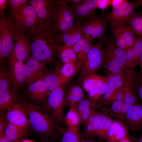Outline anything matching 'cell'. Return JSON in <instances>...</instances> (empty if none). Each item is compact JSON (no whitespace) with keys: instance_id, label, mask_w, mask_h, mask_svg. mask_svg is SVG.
Here are the masks:
<instances>
[{"instance_id":"obj_1","label":"cell","mask_w":142,"mask_h":142,"mask_svg":"<svg viewBox=\"0 0 142 142\" xmlns=\"http://www.w3.org/2000/svg\"><path fill=\"white\" fill-rule=\"evenodd\" d=\"M22 103L30 126L35 132L45 137L54 138L57 130L63 132L60 128L54 124L43 107L25 102Z\"/></svg>"},{"instance_id":"obj_2","label":"cell","mask_w":142,"mask_h":142,"mask_svg":"<svg viewBox=\"0 0 142 142\" xmlns=\"http://www.w3.org/2000/svg\"><path fill=\"white\" fill-rule=\"evenodd\" d=\"M10 16L14 24L31 39L41 33L48 31L29 3L21 9L11 12Z\"/></svg>"},{"instance_id":"obj_3","label":"cell","mask_w":142,"mask_h":142,"mask_svg":"<svg viewBox=\"0 0 142 142\" xmlns=\"http://www.w3.org/2000/svg\"><path fill=\"white\" fill-rule=\"evenodd\" d=\"M53 34L49 31L41 33L32 39L31 55L34 58L47 63L52 62L57 55L60 46L54 40Z\"/></svg>"},{"instance_id":"obj_4","label":"cell","mask_w":142,"mask_h":142,"mask_svg":"<svg viewBox=\"0 0 142 142\" xmlns=\"http://www.w3.org/2000/svg\"><path fill=\"white\" fill-rule=\"evenodd\" d=\"M66 85H62L52 91L42 107L53 122L57 125L66 124L64 109L67 104L65 93Z\"/></svg>"},{"instance_id":"obj_5","label":"cell","mask_w":142,"mask_h":142,"mask_svg":"<svg viewBox=\"0 0 142 142\" xmlns=\"http://www.w3.org/2000/svg\"><path fill=\"white\" fill-rule=\"evenodd\" d=\"M104 48L103 67L108 73L123 72L125 66L126 52L118 47L113 38L106 39Z\"/></svg>"},{"instance_id":"obj_6","label":"cell","mask_w":142,"mask_h":142,"mask_svg":"<svg viewBox=\"0 0 142 142\" xmlns=\"http://www.w3.org/2000/svg\"><path fill=\"white\" fill-rule=\"evenodd\" d=\"M69 0H58V8L51 32L54 34L77 28L72 9L68 5Z\"/></svg>"},{"instance_id":"obj_7","label":"cell","mask_w":142,"mask_h":142,"mask_svg":"<svg viewBox=\"0 0 142 142\" xmlns=\"http://www.w3.org/2000/svg\"><path fill=\"white\" fill-rule=\"evenodd\" d=\"M106 39L105 36L93 45L84 59L81 70L80 77L96 74L102 67L103 46Z\"/></svg>"},{"instance_id":"obj_8","label":"cell","mask_w":142,"mask_h":142,"mask_svg":"<svg viewBox=\"0 0 142 142\" xmlns=\"http://www.w3.org/2000/svg\"><path fill=\"white\" fill-rule=\"evenodd\" d=\"M58 0H29L33 7L43 24L48 31L51 32L57 13Z\"/></svg>"},{"instance_id":"obj_9","label":"cell","mask_w":142,"mask_h":142,"mask_svg":"<svg viewBox=\"0 0 142 142\" xmlns=\"http://www.w3.org/2000/svg\"><path fill=\"white\" fill-rule=\"evenodd\" d=\"M14 24L10 16L0 18V60L9 57L14 42Z\"/></svg>"},{"instance_id":"obj_10","label":"cell","mask_w":142,"mask_h":142,"mask_svg":"<svg viewBox=\"0 0 142 142\" xmlns=\"http://www.w3.org/2000/svg\"><path fill=\"white\" fill-rule=\"evenodd\" d=\"M141 6L140 0L135 2L126 0L124 3L113 7L107 13L108 23L111 25H119L128 23L135 13L138 7Z\"/></svg>"},{"instance_id":"obj_11","label":"cell","mask_w":142,"mask_h":142,"mask_svg":"<svg viewBox=\"0 0 142 142\" xmlns=\"http://www.w3.org/2000/svg\"><path fill=\"white\" fill-rule=\"evenodd\" d=\"M107 13H103L98 16L96 14L91 17L79 27L83 34L90 36L93 40L105 36L108 27Z\"/></svg>"},{"instance_id":"obj_12","label":"cell","mask_w":142,"mask_h":142,"mask_svg":"<svg viewBox=\"0 0 142 142\" xmlns=\"http://www.w3.org/2000/svg\"><path fill=\"white\" fill-rule=\"evenodd\" d=\"M14 42L12 52L17 59L25 62L31 55L32 39L16 26L14 24Z\"/></svg>"},{"instance_id":"obj_13","label":"cell","mask_w":142,"mask_h":142,"mask_svg":"<svg viewBox=\"0 0 142 142\" xmlns=\"http://www.w3.org/2000/svg\"><path fill=\"white\" fill-rule=\"evenodd\" d=\"M111 25V31L116 45L126 52L132 48L137 37L130 27L125 24Z\"/></svg>"},{"instance_id":"obj_14","label":"cell","mask_w":142,"mask_h":142,"mask_svg":"<svg viewBox=\"0 0 142 142\" xmlns=\"http://www.w3.org/2000/svg\"><path fill=\"white\" fill-rule=\"evenodd\" d=\"M7 73L9 81L15 91L25 82L24 64L15 57L12 51L9 57L8 69Z\"/></svg>"},{"instance_id":"obj_15","label":"cell","mask_w":142,"mask_h":142,"mask_svg":"<svg viewBox=\"0 0 142 142\" xmlns=\"http://www.w3.org/2000/svg\"><path fill=\"white\" fill-rule=\"evenodd\" d=\"M7 110L6 117L8 122L26 130L30 126L21 102L16 100L11 105Z\"/></svg>"},{"instance_id":"obj_16","label":"cell","mask_w":142,"mask_h":142,"mask_svg":"<svg viewBox=\"0 0 142 142\" xmlns=\"http://www.w3.org/2000/svg\"><path fill=\"white\" fill-rule=\"evenodd\" d=\"M24 62L25 82L29 85L43 75V71L47 63L39 60L31 55Z\"/></svg>"},{"instance_id":"obj_17","label":"cell","mask_w":142,"mask_h":142,"mask_svg":"<svg viewBox=\"0 0 142 142\" xmlns=\"http://www.w3.org/2000/svg\"><path fill=\"white\" fill-rule=\"evenodd\" d=\"M98 8V0H84L81 4L73 9L76 26L78 27L96 14L95 11Z\"/></svg>"},{"instance_id":"obj_18","label":"cell","mask_w":142,"mask_h":142,"mask_svg":"<svg viewBox=\"0 0 142 142\" xmlns=\"http://www.w3.org/2000/svg\"><path fill=\"white\" fill-rule=\"evenodd\" d=\"M106 76L108 79L107 90L104 96L99 99L95 103L96 108L101 110L115 101L116 97L121 89L115 83L114 74L108 73Z\"/></svg>"},{"instance_id":"obj_19","label":"cell","mask_w":142,"mask_h":142,"mask_svg":"<svg viewBox=\"0 0 142 142\" xmlns=\"http://www.w3.org/2000/svg\"><path fill=\"white\" fill-rule=\"evenodd\" d=\"M123 120L132 131L141 129L142 128V104L138 102L133 105L124 115Z\"/></svg>"},{"instance_id":"obj_20","label":"cell","mask_w":142,"mask_h":142,"mask_svg":"<svg viewBox=\"0 0 142 142\" xmlns=\"http://www.w3.org/2000/svg\"><path fill=\"white\" fill-rule=\"evenodd\" d=\"M27 92L29 97L37 103L47 98L49 93L43 75L29 85Z\"/></svg>"},{"instance_id":"obj_21","label":"cell","mask_w":142,"mask_h":142,"mask_svg":"<svg viewBox=\"0 0 142 142\" xmlns=\"http://www.w3.org/2000/svg\"><path fill=\"white\" fill-rule=\"evenodd\" d=\"M84 35L79 27L70 30L53 35V37L59 45L73 47Z\"/></svg>"},{"instance_id":"obj_22","label":"cell","mask_w":142,"mask_h":142,"mask_svg":"<svg viewBox=\"0 0 142 142\" xmlns=\"http://www.w3.org/2000/svg\"><path fill=\"white\" fill-rule=\"evenodd\" d=\"M75 108L80 116V123L83 124L97 108L95 104L85 96L75 105Z\"/></svg>"},{"instance_id":"obj_23","label":"cell","mask_w":142,"mask_h":142,"mask_svg":"<svg viewBox=\"0 0 142 142\" xmlns=\"http://www.w3.org/2000/svg\"><path fill=\"white\" fill-rule=\"evenodd\" d=\"M82 87L88 93L101 87L108 81L107 77L96 74L80 77Z\"/></svg>"},{"instance_id":"obj_24","label":"cell","mask_w":142,"mask_h":142,"mask_svg":"<svg viewBox=\"0 0 142 142\" xmlns=\"http://www.w3.org/2000/svg\"><path fill=\"white\" fill-rule=\"evenodd\" d=\"M62 64L55 71L59 76L63 84H67L75 74L79 70H81L82 67L77 62Z\"/></svg>"},{"instance_id":"obj_25","label":"cell","mask_w":142,"mask_h":142,"mask_svg":"<svg viewBox=\"0 0 142 142\" xmlns=\"http://www.w3.org/2000/svg\"><path fill=\"white\" fill-rule=\"evenodd\" d=\"M102 113L96 110L84 122L83 133L89 137H95Z\"/></svg>"},{"instance_id":"obj_26","label":"cell","mask_w":142,"mask_h":142,"mask_svg":"<svg viewBox=\"0 0 142 142\" xmlns=\"http://www.w3.org/2000/svg\"><path fill=\"white\" fill-rule=\"evenodd\" d=\"M26 130L8 122L5 126L4 133L11 142H19L27 135Z\"/></svg>"},{"instance_id":"obj_27","label":"cell","mask_w":142,"mask_h":142,"mask_svg":"<svg viewBox=\"0 0 142 142\" xmlns=\"http://www.w3.org/2000/svg\"><path fill=\"white\" fill-rule=\"evenodd\" d=\"M84 97L82 88L76 84L71 85L65 93L67 104L70 108L75 106Z\"/></svg>"},{"instance_id":"obj_28","label":"cell","mask_w":142,"mask_h":142,"mask_svg":"<svg viewBox=\"0 0 142 142\" xmlns=\"http://www.w3.org/2000/svg\"><path fill=\"white\" fill-rule=\"evenodd\" d=\"M57 55L62 63H75L77 62V55L73 47L64 45H60L57 50Z\"/></svg>"},{"instance_id":"obj_29","label":"cell","mask_w":142,"mask_h":142,"mask_svg":"<svg viewBox=\"0 0 142 142\" xmlns=\"http://www.w3.org/2000/svg\"><path fill=\"white\" fill-rule=\"evenodd\" d=\"M65 120L68 128L78 130L79 126L80 123V120L75 106L70 108L65 116Z\"/></svg>"},{"instance_id":"obj_30","label":"cell","mask_w":142,"mask_h":142,"mask_svg":"<svg viewBox=\"0 0 142 142\" xmlns=\"http://www.w3.org/2000/svg\"><path fill=\"white\" fill-rule=\"evenodd\" d=\"M127 24L135 35L142 36V10L135 13Z\"/></svg>"},{"instance_id":"obj_31","label":"cell","mask_w":142,"mask_h":142,"mask_svg":"<svg viewBox=\"0 0 142 142\" xmlns=\"http://www.w3.org/2000/svg\"><path fill=\"white\" fill-rule=\"evenodd\" d=\"M16 91L12 89L0 93V111L7 110L16 100Z\"/></svg>"},{"instance_id":"obj_32","label":"cell","mask_w":142,"mask_h":142,"mask_svg":"<svg viewBox=\"0 0 142 142\" xmlns=\"http://www.w3.org/2000/svg\"><path fill=\"white\" fill-rule=\"evenodd\" d=\"M43 79L46 84L49 93L63 84L60 78L57 73H49L43 75Z\"/></svg>"},{"instance_id":"obj_33","label":"cell","mask_w":142,"mask_h":142,"mask_svg":"<svg viewBox=\"0 0 142 142\" xmlns=\"http://www.w3.org/2000/svg\"><path fill=\"white\" fill-rule=\"evenodd\" d=\"M123 101L116 100L112 104L110 107L102 110V113L107 116L123 119L124 116L121 113V109Z\"/></svg>"},{"instance_id":"obj_34","label":"cell","mask_w":142,"mask_h":142,"mask_svg":"<svg viewBox=\"0 0 142 142\" xmlns=\"http://www.w3.org/2000/svg\"><path fill=\"white\" fill-rule=\"evenodd\" d=\"M102 113L101 119L98 128L96 137L104 139L113 120L109 116Z\"/></svg>"},{"instance_id":"obj_35","label":"cell","mask_w":142,"mask_h":142,"mask_svg":"<svg viewBox=\"0 0 142 142\" xmlns=\"http://www.w3.org/2000/svg\"><path fill=\"white\" fill-rule=\"evenodd\" d=\"M78 130L68 128L63 132L61 142H80Z\"/></svg>"},{"instance_id":"obj_36","label":"cell","mask_w":142,"mask_h":142,"mask_svg":"<svg viewBox=\"0 0 142 142\" xmlns=\"http://www.w3.org/2000/svg\"><path fill=\"white\" fill-rule=\"evenodd\" d=\"M134 55V68L139 64V60L142 53V36L137 37L133 47Z\"/></svg>"},{"instance_id":"obj_37","label":"cell","mask_w":142,"mask_h":142,"mask_svg":"<svg viewBox=\"0 0 142 142\" xmlns=\"http://www.w3.org/2000/svg\"><path fill=\"white\" fill-rule=\"evenodd\" d=\"M108 87V80L99 88L91 91L88 92L90 99L94 104L100 99V96L104 94Z\"/></svg>"},{"instance_id":"obj_38","label":"cell","mask_w":142,"mask_h":142,"mask_svg":"<svg viewBox=\"0 0 142 142\" xmlns=\"http://www.w3.org/2000/svg\"><path fill=\"white\" fill-rule=\"evenodd\" d=\"M128 130L125 124L114 135L106 140L107 142H117L127 137Z\"/></svg>"},{"instance_id":"obj_39","label":"cell","mask_w":142,"mask_h":142,"mask_svg":"<svg viewBox=\"0 0 142 142\" xmlns=\"http://www.w3.org/2000/svg\"><path fill=\"white\" fill-rule=\"evenodd\" d=\"M7 72L3 69L0 73V93L10 90Z\"/></svg>"},{"instance_id":"obj_40","label":"cell","mask_w":142,"mask_h":142,"mask_svg":"<svg viewBox=\"0 0 142 142\" xmlns=\"http://www.w3.org/2000/svg\"><path fill=\"white\" fill-rule=\"evenodd\" d=\"M124 124L123 121L120 120H113L104 139H106V140L114 135L120 128Z\"/></svg>"},{"instance_id":"obj_41","label":"cell","mask_w":142,"mask_h":142,"mask_svg":"<svg viewBox=\"0 0 142 142\" xmlns=\"http://www.w3.org/2000/svg\"><path fill=\"white\" fill-rule=\"evenodd\" d=\"M138 102L137 92L136 93L123 101L121 109V113L124 116L129 109Z\"/></svg>"},{"instance_id":"obj_42","label":"cell","mask_w":142,"mask_h":142,"mask_svg":"<svg viewBox=\"0 0 142 142\" xmlns=\"http://www.w3.org/2000/svg\"><path fill=\"white\" fill-rule=\"evenodd\" d=\"M29 3L27 0H8L7 5L11 12L18 11L24 7Z\"/></svg>"},{"instance_id":"obj_43","label":"cell","mask_w":142,"mask_h":142,"mask_svg":"<svg viewBox=\"0 0 142 142\" xmlns=\"http://www.w3.org/2000/svg\"><path fill=\"white\" fill-rule=\"evenodd\" d=\"M134 76L135 86L137 94L142 102V81L138 79L137 76V73L135 70Z\"/></svg>"},{"instance_id":"obj_44","label":"cell","mask_w":142,"mask_h":142,"mask_svg":"<svg viewBox=\"0 0 142 142\" xmlns=\"http://www.w3.org/2000/svg\"><path fill=\"white\" fill-rule=\"evenodd\" d=\"M111 0H98V8L100 9L104 13V11L110 5H111Z\"/></svg>"},{"instance_id":"obj_45","label":"cell","mask_w":142,"mask_h":142,"mask_svg":"<svg viewBox=\"0 0 142 142\" xmlns=\"http://www.w3.org/2000/svg\"><path fill=\"white\" fill-rule=\"evenodd\" d=\"M7 2L8 0H0V18L6 16L4 10L6 8Z\"/></svg>"},{"instance_id":"obj_46","label":"cell","mask_w":142,"mask_h":142,"mask_svg":"<svg viewBox=\"0 0 142 142\" xmlns=\"http://www.w3.org/2000/svg\"><path fill=\"white\" fill-rule=\"evenodd\" d=\"M8 122L6 116L1 115L0 118V132L4 131L6 125Z\"/></svg>"},{"instance_id":"obj_47","label":"cell","mask_w":142,"mask_h":142,"mask_svg":"<svg viewBox=\"0 0 142 142\" xmlns=\"http://www.w3.org/2000/svg\"><path fill=\"white\" fill-rule=\"evenodd\" d=\"M84 0H69L70 6H69L73 9L81 4Z\"/></svg>"},{"instance_id":"obj_48","label":"cell","mask_w":142,"mask_h":142,"mask_svg":"<svg viewBox=\"0 0 142 142\" xmlns=\"http://www.w3.org/2000/svg\"><path fill=\"white\" fill-rule=\"evenodd\" d=\"M125 0H111V5L113 7L121 4L126 1Z\"/></svg>"},{"instance_id":"obj_49","label":"cell","mask_w":142,"mask_h":142,"mask_svg":"<svg viewBox=\"0 0 142 142\" xmlns=\"http://www.w3.org/2000/svg\"><path fill=\"white\" fill-rule=\"evenodd\" d=\"M0 142H11L5 135L4 131L0 132Z\"/></svg>"},{"instance_id":"obj_50","label":"cell","mask_w":142,"mask_h":142,"mask_svg":"<svg viewBox=\"0 0 142 142\" xmlns=\"http://www.w3.org/2000/svg\"><path fill=\"white\" fill-rule=\"evenodd\" d=\"M124 98V95L122 92L120 90L116 97L115 101H123Z\"/></svg>"},{"instance_id":"obj_51","label":"cell","mask_w":142,"mask_h":142,"mask_svg":"<svg viewBox=\"0 0 142 142\" xmlns=\"http://www.w3.org/2000/svg\"><path fill=\"white\" fill-rule=\"evenodd\" d=\"M140 66V70L139 73H137V76L138 79L142 81V65Z\"/></svg>"},{"instance_id":"obj_52","label":"cell","mask_w":142,"mask_h":142,"mask_svg":"<svg viewBox=\"0 0 142 142\" xmlns=\"http://www.w3.org/2000/svg\"><path fill=\"white\" fill-rule=\"evenodd\" d=\"M135 139V142H142V135L138 138Z\"/></svg>"},{"instance_id":"obj_53","label":"cell","mask_w":142,"mask_h":142,"mask_svg":"<svg viewBox=\"0 0 142 142\" xmlns=\"http://www.w3.org/2000/svg\"><path fill=\"white\" fill-rule=\"evenodd\" d=\"M119 142H130L128 139V138H124L121 140Z\"/></svg>"},{"instance_id":"obj_54","label":"cell","mask_w":142,"mask_h":142,"mask_svg":"<svg viewBox=\"0 0 142 142\" xmlns=\"http://www.w3.org/2000/svg\"><path fill=\"white\" fill-rule=\"evenodd\" d=\"M139 64V65L140 66L142 65V53L140 58Z\"/></svg>"},{"instance_id":"obj_55","label":"cell","mask_w":142,"mask_h":142,"mask_svg":"<svg viewBox=\"0 0 142 142\" xmlns=\"http://www.w3.org/2000/svg\"><path fill=\"white\" fill-rule=\"evenodd\" d=\"M81 142H98L92 140H83Z\"/></svg>"},{"instance_id":"obj_56","label":"cell","mask_w":142,"mask_h":142,"mask_svg":"<svg viewBox=\"0 0 142 142\" xmlns=\"http://www.w3.org/2000/svg\"><path fill=\"white\" fill-rule=\"evenodd\" d=\"M21 142H35V141L29 140H23Z\"/></svg>"},{"instance_id":"obj_57","label":"cell","mask_w":142,"mask_h":142,"mask_svg":"<svg viewBox=\"0 0 142 142\" xmlns=\"http://www.w3.org/2000/svg\"><path fill=\"white\" fill-rule=\"evenodd\" d=\"M141 6H142V0H140Z\"/></svg>"},{"instance_id":"obj_58","label":"cell","mask_w":142,"mask_h":142,"mask_svg":"<svg viewBox=\"0 0 142 142\" xmlns=\"http://www.w3.org/2000/svg\"><path fill=\"white\" fill-rule=\"evenodd\" d=\"M43 142H51L49 141H44Z\"/></svg>"}]
</instances>
